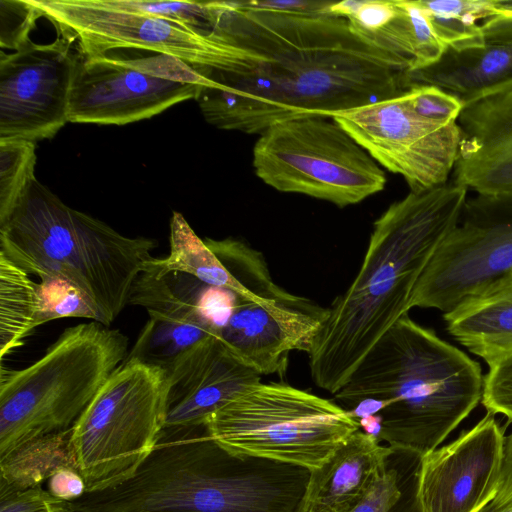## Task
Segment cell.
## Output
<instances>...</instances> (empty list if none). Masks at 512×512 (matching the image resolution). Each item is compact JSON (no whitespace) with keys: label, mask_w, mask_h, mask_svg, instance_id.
Masks as SVG:
<instances>
[{"label":"cell","mask_w":512,"mask_h":512,"mask_svg":"<svg viewBox=\"0 0 512 512\" xmlns=\"http://www.w3.org/2000/svg\"><path fill=\"white\" fill-rule=\"evenodd\" d=\"M210 33L223 48L216 82L196 101L224 130L261 134L275 123L327 117L403 93L412 63L357 34L345 18L211 1Z\"/></svg>","instance_id":"cell-1"},{"label":"cell","mask_w":512,"mask_h":512,"mask_svg":"<svg viewBox=\"0 0 512 512\" xmlns=\"http://www.w3.org/2000/svg\"><path fill=\"white\" fill-rule=\"evenodd\" d=\"M468 189L451 179L391 204L374 222L360 269L335 298L308 353L314 383L334 395L410 310L413 290L457 225Z\"/></svg>","instance_id":"cell-2"},{"label":"cell","mask_w":512,"mask_h":512,"mask_svg":"<svg viewBox=\"0 0 512 512\" xmlns=\"http://www.w3.org/2000/svg\"><path fill=\"white\" fill-rule=\"evenodd\" d=\"M311 469L233 453L205 426L164 431L136 472L72 512H304Z\"/></svg>","instance_id":"cell-3"},{"label":"cell","mask_w":512,"mask_h":512,"mask_svg":"<svg viewBox=\"0 0 512 512\" xmlns=\"http://www.w3.org/2000/svg\"><path fill=\"white\" fill-rule=\"evenodd\" d=\"M483 382L476 361L406 314L366 354L334 399L347 411L376 403L369 417L376 419L378 439L425 456L478 405Z\"/></svg>","instance_id":"cell-4"},{"label":"cell","mask_w":512,"mask_h":512,"mask_svg":"<svg viewBox=\"0 0 512 512\" xmlns=\"http://www.w3.org/2000/svg\"><path fill=\"white\" fill-rule=\"evenodd\" d=\"M156 240L127 237L67 206L35 177L0 224V252L28 274L63 279L94 307L105 326L129 303Z\"/></svg>","instance_id":"cell-5"},{"label":"cell","mask_w":512,"mask_h":512,"mask_svg":"<svg viewBox=\"0 0 512 512\" xmlns=\"http://www.w3.org/2000/svg\"><path fill=\"white\" fill-rule=\"evenodd\" d=\"M129 340L97 321L66 328L37 361L0 369V462L28 444L70 430L110 375Z\"/></svg>","instance_id":"cell-6"},{"label":"cell","mask_w":512,"mask_h":512,"mask_svg":"<svg viewBox=\"0 0 512 512\" xmlns=\"http://www.w3.org/2000/svg\"><path fill=\"white\" fill-rule=\"evenodd\" d=\"M168 399L165 370L137 359L110 375L70 430L68 462L86 492L132 476L164 432Z\"/></svg>","instance_id":"cell-7"},{"label":"cell","mask_w":512,"mask_h":512,"mask_svg":"<svg viewBox=\"0 0 512 512\" xmlns=\"http://www.w3.org/2000/svg\"><path fill=\"white\" fill-rule=\"evenodd\" d=\"M204 426L233 453L311 470L361 427L335 401L283 382L259 383L215 411Z\"/></svg>","instance_id":"cell-8"},{"label":"cell","mask_w":512,"mask_h":512,"mask_svg":"<svg viewBox=\"0 0 512 512\" xmlns=\"http://www.w3.org/2000/svg\"><path fill=\"white\" fill-rule=\"evenodd\" d=\"M258 178L273 189L340 208L382 191L381 166L333 118L304 117L273 124L253 148Z\"/></svg>","instance_id":"cell-9"},{"label":"cell","mask_w":512,"mask_h":512,"mask_svg":"<svg viewBox=\"0 0 512 512\" xmlns=\"http://www.w3.org/2000/svg\"><path fill=\"white\" fill-rule=\"evenodd\" d=\"M512 270V193L467 198L457 225L417 282L409 308L444 313Z\"/></svg>","instance_id":"cell-10"},{"label":"cell","mask_w":512,"mask_h":512,"mask_svg":"<svg viewBox=\"0 0 512 512\" xmlns=\"http://www.w3.org/2000/svg\"><path fill=\"white\" fill-rule=\"evenodd\" d=\"M405 91L332 118L380 166L418 192L450 180L462 135L457 121L440 122L417 113Z\"/></svg>","instance_id":"cell-11"},{"label":"cell","mask_w":512,"mask_h":512,"mask_svg":"<svg viewBox=\"0 0 512 512\" xmlns=\"http://www.w3.org/2000/svg\"><path fill=\"white\" fill-rule=\"evenodd\" d=\"M79 59L65 38L0 53V139L37 142L58 133Z\"/></svg>","instance_id":"cell-12"},{"label":"cell","mask_w":512,"mask_h":512,"mask_svg":"<svg viewBox=\"0 0 512 512\" xmlns=\"http://www.w3.org/2000/svg\"><path fill=\"white\" fill-rule=\"evenodd\" d=\"M68 41L78 39L81 55L93 57L117 48L166 53L194 68L214 69L220 43L183 25L100 6L96 0H30Z\"/></svg>","instance_id":"cell-13"},{"label":"cell","mask_w":512,"mask_h":512,"mask_svg":"<svg viewBox=\"0 0 512 512\" xmlns=\"http://www.w3.org/2000/svg\"><path fill=\"white\" fill-rule=\"evenodd\" d=\"M504 443V432L488 411L456 440L423 456L422 512H481L497 492Z\"/></svg>","instance_id":"cell-14"},{"label":"cell","mask_w":512,"mask_h":512,"mask_svg":"<svg viewBox=\"0 0 512 512\" xmlns=\"http://www.w3.org/2000/svg\"><path fill=\"white\" fill-rule=\"evenodd\" d=\"M328 313V308L285 290L269 300L235 297L220 339L259 375H283L290 352H310Z\"/></svg>","instance_id":"cell-15"},{"label":"cell","mask_w":512,"mask_h":512,"mask_svg":"<svg viewBox=\"0 0 512 512\" xmlns=\"http://www.w3.org/2000/svg\"><path fill=\"white\" fill-rule=\"evenodd\" d=\"M201 87L81 55L70 91L68 122L125 125L148 119L196 99Z\"/></svg>","instance_id":"cell-16"},{"label":"cell","mask_w":512,"mask_h":512,"mask_svg":"<svg viewBox=\"0 0 512 512\" xmlns=\"http://www.w3.org/2000/svg\"><path fill=\"white\" fill-rule=\"evenodd\" d=\"M166 373V432L203 426L215 411L261 383V375L240 361L220 337L196 344Z\"/></svg>","instance_id":"cell-17"},{"label":"cell","mask_w":512,"mask_h":512,"mask_svg":"<svg viewBox=\"0 0 512 512\" xmlns=\"http://www.w3.org/2000/svg\"><path fill=\"white\" fill-rule=\"evenodd\" d=\"M451 180L480 195L512 193V85L463 107Z\"/></svg>","instance_id":"cell-18"},{"label":"cell","mask_w":512,"mask_h":512,"mask_svg":"<svg viewBox=\"0 0 512 512\" xmlns=\"http://www.w3.org/2000/svg\"><path fill=\"white\" fill-rule=\"evenodd\" d=\"M481 28V45L448 47L436 62L407 72L406 89L432 85L466 106L511 86L512 15H494Z\"/></svg>","instance_id":"cell-19"},{"label":"cell","mask_w":512,"mask_h":512,"mask_svg":"<svg viewBox=\"0 0 512 512\" xmlns=\"http://www.w3.org/2000/svg\"><path fill=\"white\" fill-rule=\"evenodd\" d=\"M358 430L311 470L304 512H351L366 496L392 447Z\"/></svg>","instance_id":"cell-20"},{"label":"cell","mask_w":512,"mask_h":512,"mask_svg":"<svg viewBox=\"0 0 512 512\" xmlns=\"http://www.w3.org/2000/svg\"><path fill=\"white\" fill-rule=\"evenodd\" d=\"M448 332L489 367L512 353V270L444 313Z\"/></svg>","instance_id":"cell-21"},{"label":"cell","mask_w":512,"mask_h":512,"mask_svg":"<svg viewBox=\"0 0 512 512\" xmlns=\"http://www.w3.org/2000/svg\"><path fill=\"white\" fill-rule=\"evenodd\" d=\"M43 322L39 283L0 252V357L16 350Z\"/></svg>","instance_id":"cell-22"},{"label":"cell","mask_w":512,"mask_h":512,"mask_svg":"<svg viewBox=\"0 0 512 512\" xmlns=\"http://www.w3.org/2000/svg\"><path fill=\"white\" fill-rule=\"evenodd\" d=\"M329 14L347 19L357 34L380 48L404 58L412 53V25L404 0L332 2Z\"/></svg>","instance_id":"cell-23"},{"label":"cell","mask_w":512,"mask_h":512,"mask_svg":"<svg viewBox=\"0 0 512 512\" xmlns=\"http://www.w3.org/2000/svg\"><path fill=\"white\" fill-rule=\"evenodd\" d=\"M144 272L162 276L184 273L200 282L226 290L234 296L237 288L217 256L192 229L184 216L174 211L170 220V253L146 262ZM142 271V272H143Z\"/></svg>","instance_id":"cell-24"},{"label":"cell","mask_w":512,"mask_h":512,"mask_svg":"<svg viewBox=\"0 0 512 512\" xmlns=\"http://www.w3.org/2000/svg\"><path fill=\"white\" fill-rule=\"evenodd\" d=\"M212 337H220V329L205 320L149 314L126 359H137L167 371L183 353Z\"/></svg>","instance_id":"cell-25"},{"label":"cell","mask_w":512,"mask_h":512,"mask_svg":"<svg viewBox=\"0 0 512 512\" xmlns=\"http://www.w3.org/2000/svg\"><path fill=\"white\" fill-rule=\"evenodd\" d=\"M422 458L417 452L392 447L372 487L351 512H422Z\"/></svg>","instance_id":"cell-26"},{"label":"cell","mask_w":512,"mask_h":512,"mask_svg":"<svg viewBox=\"0 0 512 512\" xmlns=\"http://www.w3.org/2000/svg\"><path fill=\"white\" fill-rule=\"evenodd\" d=\"M439 40L448 48L481 45L480 19L495 15L492 0H419Z\"/></svg>","instance_id":"cell-27"},{"label":"cell","mask_w":512,"mask_h":512,"mask_svg":"<svg viewBox=\"0 0 512 512\" xmlns=\"http://www.w3.org/2000/svg\"><path fill=\"white\" fill-rule=\"evenodd\" d=\"M93 57L163 80L209 88H215L218 85L189 63L162 52L137 48H117Z\"/></svg>","instance_id":"cell-28"},{"label":"cell","mask_w":512,"mask_h":512,"mask_svg":"<svg viewBox=\"0 0 512 512\" xmlns=\"http://www.w3.org/2000/svg\"><path fill=\"white\" fill-rule=\"evenodd\" d=\"M35 142L0 139V224L12 213L35 177Z\"/></svg>","instance_id":"cell-29"},{"label":"cell","mask_w":512,"mask_h":512,"mask_svg":"<svg viewBox=\"0 0 512 512\" xmlns=\"http://www.w3.org/2000/svg\"><path fill=\"white\" fill-rule=\"evenodd\" d=\"M96 2L108 9L171 21L201 35L207 36L211 31L210 1L96 0Z\"/></svg>","instance_id":"cell-30"},{"label":"cell","mask_w":512,"mask_h":512,"mask_svg":"<svg viewBox=\"0 0 512 512\" xmlns=\"http://www.w3.org/2000/svg\"><path fill=\"white\" fill-rule=\"evenodd\" d=\"M43 322L60 318H86L99 322V316L85 296L69 282L55 277H41Z\"/></svg>","instance_id":"cell-31"},{"label":"cell","mask_w":512,"mask_h":512,"mask_svg":"<svg viewBox=\"0 0 512 512\" xmlns=\"http://www.w3.org/2000/svg\"><path fill=\"white\" fill-rule=\"evenodd\" d=\"M41 12L30 0L0 1V48L18 50L28 41Z\"/></svg>","instance_id":"cell-32"},{"label":"cell","mask_w":512,"mask_h":512,"mask_svg":"<svg viewBox=\"0 0 512 512\" xmlns=\"http://www.w3.org/2000/svg\"><path fill=\"white\" fill-rule=\"evenodd\" d=\"M0 512H72L61 500L39 484L17 487L0 482Z\"/></svg>","instance_id":"cell-33"},{"label":"cell","mask_w":512,"mask_h":512,"mask_svg":"<svg viewBox=\"0 0 512 512\" xmlns=\"http://www.w3.org/2000/svg\"><path fill=\"white\" fill-rule=\"evenodd\" d=\"M405 93L417 113L440 122L457 121L464 107L458 98L432 85L412 86Z\"/></svg>","instance_id":"cell-34"},{"label":"cell","mask_w":512,"mask_h":512,"mask_svg":"<svg viewBox=\"0 0 512 512\" xmlns=\"http://www.w3.org/2000/svg\"><path fill=\"white\" fill-rule=\"evenodd\" d=\"M489 368L481 401L487 411L503 414L512 422V353Z\"/></svg>","instance_id":"cell-35"},{"label":"cell","mask_w":512,"mask_h":512,"mask_svg":"<svg viewBox=\"0 0 512 512\" xmlns=\"http://www.w3.org/2000/svg\"><path fill=\"white\" fill-rule=\"evenodd\" d=\"M47 479V490L61 500L71 502L86 493V484L83 477L70 464L58 466Z\"/></svg>","instance_id":"cell-36"},{"label":"cell","mask_w":512,"mask_h":512,"mask_svg":"<svg viewBox=\"0 0 512 512\" xmlns=\"http://www.w3.org/2000/svg\"><path fill=\"white\" fill-rule=\"evenodd\" d=\"M512 508V432L505 436L502 471L497 492L481 512H503Z\"/></svg>","instance_id":"cell-37"},{"label":"cell","mask_w":512,"mask_h":512,"mask_svg":"<svg viewBox=\"0 0 512 512\" xmlns=\"http://www.w3.org/2000/svg\"><path fill=\"white\" fill-rule=\"evenodd\" d=\"M333 1H245L251 8L279 11L295 14H329V7Z\"/></svg>","instance_id":"cell-38"},{"label":"cell","mask_w":512,"mask_h":512,"mask_svg":"<svg viewBox=\"0 0 512 512\" xmlns=\"http://www.w3.org/2000/svg\"><path fill=\"white\" fill-rule=\"evenodd\" d=\"M495 15H512V0H492Z\"/></svg>","instance_id":"cell-39"},{"label":"cell","mask_w":512,"mask_h":512,"mask_svg":"<svg viewBox=\"0 0 512 512\" xmlns=\"http://www.w3.org/2000/svg\"><path fill=\"white\" fill-rule=\"evenodd\" d=\"M503 512H512V508L507 509V510H505V511H503Z\"/></svg>","instance_id":"cell-40"}]
</instances>
